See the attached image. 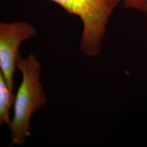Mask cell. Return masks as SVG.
<instances>
[{
    "instance_id": "6da1fadb",
    "label": "cell",
    "mask_w": 147,
    "mask_h": 147,
    "mask_svg": "<svg viewBox=\"0 0 147 147\" xmlns=\"http://www.w3.org/2000/svg\"><path fill=\"white\" fill-rule=\"evenodd\" d=\"M16 65L21 71L22 79L16 95L14 116L8 124L11 132L10 147L24 144L30 136L32 117L47 101L40 81L42 67L35 56L31 54L23 59L18 53Z\"/></svg>"
},
{
    "instance_id": "7a4b0ae2",
    "label": "cell",
    "mask_w": 147,
    "mask_h": 147,
    "mask_svg": "<svg viewBox=\"0 0 147 147\" xmlns=\"http://www.w3.org/2000/svg\"><path fill=\"white\" fill-rule=\"evenodd\" d=\"M83 23L80 50L88 56L98 55L109 19L122 0H50Z\"/></svg>"
},
{
    "instance_id": "3957f363",
    "label": "cell",
    "mask_w": 147,
    "mask_h": 147,
    "mask_svg": "<svg viewBox=\"0 0 147 147\" xmlns=\"http://www.w3.org/2000/svg\"><path fill=\"white\" fill-rule=\"evenodd\" d=\"M37 34L36 29L27 21L0 23V68L11 90L14 87L13 75L19 47L22 42Z\"/></svg>"
},
{
    "instance_id": "277c9868",
    "label": "cell",
    "mask_w": 147,
    "mask_h": 147,
    "mask_svg": "<svg viewBox=\"0 0 147 147\" xmlns=\"http://www.w3.org/2000/svg\"><path fill=\"white\" fill-rule=\"evenodd\" d=\"M16 96L9 89L2 72L0 71V124H8L11 120L9 110L14 102Z\"/></svg>"
},
{
    "instance_id": "5b68a950",
    "label": "cell",
    "mask_w": 147,
    "mask_h": 147,
    "mask_svg": "<svg viewBox=\"0 0 147 147\" xmlns=\"http://www.w3.org/2000/svg\"><path fill=\"white\" fill-rule=\"evenodd\" d=\"M123 1L125 8L135 9L143 13L147 12V0H123Z\"/></svg>"
},
{
    "instance_id": "8992f818",
    "label": "cell",
    "mask_w": 147,
    "mask_h": 147,
    "mask_svg": "<svg viewBox=\"0 0 147 147\" xmlns=\"http://www.w3.org/2000/svg\"></svg>"
}]
</instances>
